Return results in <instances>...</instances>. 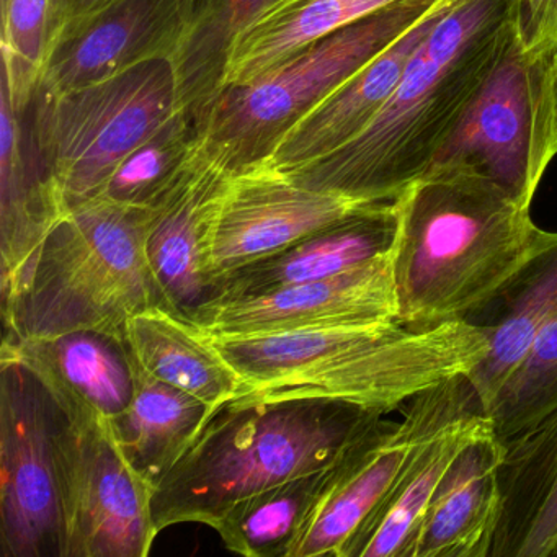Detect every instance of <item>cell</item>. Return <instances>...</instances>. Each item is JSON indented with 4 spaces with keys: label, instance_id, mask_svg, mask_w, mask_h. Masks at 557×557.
Returning <instances> with one entry per match:
<instances>
[{
    "label": "cell",
    "instance_id": "29",
    "mask_svg": "<svg viewBox=\"0 0 557 557\" xmlns=\"http://www.w3.org/2000/svg\"><path fill=\"white\" fill-rule=\"evenodd\" d=\"M557 409V318L537 334L485 416L502 443L534 429Z\"/></svg>",
    "mask_w": 557,
    "mask_h": 557
},
{
    "label": "cell",
    "instance_id": "28",
    "mask_svg": "<svg viewBox=\"0 0 557 557\" xmlns=\"http://www.w3.org/2000/svg\"><path fill=\"white\" fill-rule=\"evenodd\" d=\"M201 154L197 113L178 109L122 162L99 197L156 210L184 181Z\"/></svg>",
    "mask_w": 557,
    "mask_h": 557
},
{
    "label": "cell",
    "instance_id": "34",
    "mask_svg": "<svg viewBox=\"0 0 557 557\" xmlns=\"http://www.w3.org/2000/svg\"><path fill=\"white\" fill-rule=\"evenodd\" d=\"M554 557H557V550H556V556H554Z\"/></svg>",
    "mask_w": 557,
    "mask_h": 557
},
{
    "label": "cell",
    "instance_id": "32",
    "mask_svg": "<svg viewBox=\"0 0 557 557\" xmlns=\"http://www.w3.org/2000/svg\"><path fill=\"white\" fill-rule=\"evenodd\" d=\"M557 41V0H521V44L528 63L546 54Z\"/></svg>",
    "mask_w": 557,
    "mask_h": 557
},
{
    "label": "cell",
    "instance_id": "4",
    "mask_svg": "<svg viewBox=\"0 0 557 557\" xmlns=\"http://www.w3.org/2000/svg\"><path fill=\"white\" fill-rule=\"evenodd\" d=\"M152 210L97 197L77 205L21 269L0 278L2 342L64 332L125 335L132 315L164 308L146 256Z\"/></svg>",
    "mask_w": 557,
    "mask_h": 557
},
{
    "label": "cell",
    "instance_id": "6",
    "mask_svg": "<svg viewBox=\"0 0 557 557\" xmlns=\"http://www.w3.org/2000/svg\"><path fill=\"white\" fill-rule=\"evenodd\" d=\"M178 109L172 58L57 96L37 94L28 107L32 129L66 210L99 197L122 162Z\"/></svg>",
    "mask_w": 557,
    "mask_h": 557
},
{
    "label": "cell",
    "instance_id": "13",
    "mask_svg": "<svg viewBox=\"0 0 557 557\" xmlns=\"http://www.w3.org/2000/svg\"><path fill=\"white\" fill-rule=\"evenodd\" d=\"M233 175L205 156L152 210L146 256L164 306L182 319L213 295L210 249L221 201Z\"/></svg>",
    "mask_w": 557,
    "mask_h": 557
},
{
    "label": "cell",
    "instance_id": "21",
    "mask_svg": "<svg viewBox=\"0 0 557 557\" xmlns=\"http://www.w3.org/2000/svg\"><path fill=\"white\" fill-rule=\"evenodd\" d=\"M502 515L491 557H554L557 550V409L504 443Z\"/></svg>",
    "mask_w": 557,
    "mask_h": 557
},
{
    "label": "cell",
    "instance_id": "14",
    "mask_svg": "<svg viewBox=\"0 0 557 557\" xmlns=\"http://www.w3.org/2000/svg\"><path fill=\"white\" fill-rule=\"evenodd\" d=\"M0 358L27 367L77 425L112 422L135 396V358L125 335L115 332L86 329L2 342Z\"/></svg>",
    "mask_w": 557,
    "mask_h": 557
},
{
    "label": "cell",
    "instance_id": "9",
    "mask_svg": "<svg viewBox=\"0 0 557 557\" xmlns=\"http://www.w3.org/2000/svg\"><path fill=\"white\" fill-rule=\"evenodd\" d=\"M66 556L145 557L158 536L152 488L116 448L109 423L77 425L66 416L60 435Z\"/></svg>",
    "mask_w": 557,
    "mask_h": 557
},
{
    "label": "cell",
    "instance_id": "15",
    "mask_svg": "<svg viewBox=\"0 0 557 557\" xmlns=\"http://www.w3.org/2000/svg\"><path fill=\"white\" fill-rule=\"evenodd\" d=\"M530 64L521 34L508 48L455 132L446 139L433 165H468L531 207Z\"/></svg>",
    "mask_w": 557,
    "mask_h": 557
},
{
    "label": "cell",
    "instance_id": "23",
    "mask_svg": "<svg viewBox=\"0 0 557 557\" xmlns=\"http://www.w3.org/2000/svg\"><path fill=\"white\" fill-rule=\"evenodd\" d=\"M125 338L133 358L149 376L207 403L211 409L247 393V384L223 355L187 319L164 308L132 315Z\"/></svg>",
    "mask_w": 557,
    "mask_h": 557
},
{
    "label": "cell",
    "instance_id": "16",
    "mask_svg": "<svg viewBox=\"0 0 557 557\" xmlns=\"http://www.w3.org/2000/svg\"><path fill=\"white\" fill-rule=\"evenodd\" d=\"M453 4L455 0H440L403 37L345 81L285 136L262 168L289 174L334 154L360 136L393 96L423 38Z\"/></svg>",
    "mask_w": 557,
    "mask_h": 557
},
{
    "label": "cell",
    "instance_id": "5",
    "mask_svg": "<svg viewBox=\"0 0 557 557\" xmlns=\"http://www.w3.org/2000/svg\"><path fill=\"white\" fill-rule=\"evenodd\" d=\"M440 0H403L289 57L263 76L221 87L200 110L201 151L230 172L262 168L285 136Z\"/></svg>",
    "mask_w": 557,
    "mask_h": 557
},
{
    "label": "cell",
    "instance_id": "31",
    "mask_svg": "<svg viewBox=\"0 0 557 557\" xmlns=\"http://www.w3.org/2000/svg\"><path fill=\"white\" fill-rule=\"evenodd\" d=\"M530 64L531 133L530 177L540 187L557 156V41L546 54Z\"/></svg>",
    "mask_w": 557,
    "mask_h": 557
},
{
    "label": "cell",
    "instance_id": "10",
    "mask_svg": "<svg viewBox=\"0 0 557 557\" xmlns=\"http://www.w3.org/2000/svg\"><path fill=\"white\" fill-rule=\"evenodd\" d=\"M188 321L208 334L230 337L399 321L391 250L331 278L208 302Z\"/></svg>",
    "mask_w": 557,
    "mask_h": 557
},
{
    "label": "cell",
    "instance_id": "22",
    "mask_svg": "<svg viewBox=\"0 0 557 557\" xmlns=\"http://www.w3.org/2000/svg\"><path fill=\"white\" fill-rule=\"evenodd\" d=\"M491 426L488 417L482 410H474L429 440L410 459L342 557H409L440 482L468 443Z\"/></svg>",
    "mask_w": 557,
    "mask_h": 557
},
{
    "label": "cell",
    "instance_id": "19",
    "mask_svg": "<svg viewBox=\"0 0 557 557\" xmlns=\"http://www.w3.org/2000/svg\"><path fill=\"white\" fill-rule=\"evenodd\" d=\"M66 213L28 109L18 112L0 87V278L14 275Z\"/></svg>",
    "mask_w": 557,
    "mask_h": 557
},
{
    "label": "cell",
    "instance_id": "1",
    "mask_svg": "<svg viewBox=\"0 0 557 557\" xmlns=\"http://www.w3.org/2000/svg\"><path fill=\"white\" fill-rule=\"evenodd\" d=\"M521 34V0H455L354 141L286 177L361 203L396 201L435 161Z\"/></svg>",
    "mask_w": 557,
    "mask_h": 557
},
{
    "label": "cell",
    "instance_id": "7",
    "mask_svg": "<svg viewBox=\"0 0 557 557\" xmlns=\"http://www.w3.org/2000/svg\"><path fill=\"white\" fill-rule=\"evenodd\" d=\"M66 412L24 364L0 358V544L4 557L66 556L60 435Z\"/></svg>",
    "mask_w": 557,
    "mask_h": 557
},
{
    "label": "cell",
    "instance_id": "27",
    "mask_svg": "<svg viewBox=\"0 0 557 557\" xmlns=\"http://www.w3.org/2000/svg\"><path fill=\"white\" fill-rule=\"evenodd\" d=\"M329 469L289 479L234 504L213 528L224 547L247 557L292 556Z\"/></svg>",
    "mask_w": 557,
    "mask_h": 557
},
{
    "label": "cell",
    "instance_id": "2",
    "mask_svg": "<svg viewBox=\"0 0 557 557\" xmlns=\"http://www.w3.org/2000/svg\"><path fill=\"white\" fill-rule=\"evenodd\" d=\"M394 203L399 322L413 331L468 322L543 237L531 207L468 165H433Z\"/></svg>",
    "mask_w": 557,
    "mask_h": 557
},
{
    "label": "cell",
    "instance_id": "33",
    "mask_svg": "<svg viewBox=\"0 0 557 557\" xmlns=\"http://www.w3.org/2000/svg\"><path fill=\"white\" fill-rule=\"evenodd\" d=\"M110 0H51L53 11V37L58 30L90 12L106 5ZM51 37V40H53ZM51 45V44H50Z\"/></svg>",
    "mask_w": 557,
    "mask_h": 557
},
{
    "label": "cell",
    "instance_id": "11",
    "mask_svg": "<svg viewBox=\"0 0 557 557\" xmlns=\"http://www.w3.org/2000/svg\"><path fill=\"white\" fill-rule=\"evenodd\" d=\"M182 34L184 0H110L54 34L37 94L57 96L172 58Z\"/></svg>",
    "mask_w": 557,
    "mask_h": 557
},
{
    "label": "cell",
    "instance_id": "25",
    "mask_svg": "<svg viewBox=\"0 0 557 557\" xmlns=\"http://www.w3.org/2000/svg\"><path fill=\"white\" fill-rule=\"evenodd\" d=\"M403 0H280L236 41L223 86L247 84L309 45Z\"/></svg>",
    "mask_w": 557,
    "mask_h": 557
},
{
    "label": "cell",
    "instance_id": "3",
    "mask_svg": "<svg viewBox=\"0 0 557 557\" xmlns=\"http://www.w3.org/2000/svg\"><path fill=\"white\" fill-rule=\"evenodd\" d=\"M380 410L322 397L239 400L211 413L184 458L152 492V520L216 527L237 502L324 471L374 423Z\"/></svg>",
    "mask_w": 557,
    "mask_h": 557
},
{
    "label": "cell",
    "instance_id": "24",
    "mask_svg": "<svg viewBox=\"0 0 557 557\" xmlns=\"http://www.w3.org/2000/svg\"><path fill=\"white\" fill-rule=\"evenodd\" d=\"M211 413L207 403L149 376L136 363L135 396L109 422V430L129 468L154 492L194 445Z\"/></svg>",
    "mask_w": 557,
    "mask_h": 557
},
{
    "label": "cell",
    "instance_id": "12",
    "mask_svg": "<svg viewBox=\"0 0 557 557\" xmlns=\"http://www.w3.org/2000/svg\"><path fill=\"white\" fill-rule=\"evenodd\" d=\"M312 190L272 169L233 175L221 201L210 249L211 282L272 256L308 234L367 207Z\"/></svg>",
    "mask_w": 557,
    "mask_h": 557
},
{
    "label": "cell",
    "instance_id": "8",
    "mask_svg": "<svg viewBox=\"0 0 557 557\" xmlns=\"http://www.w3.org/2000/svg\"><path fill=\"white\" fill-rule=\"evenodd\" d=\"M474 410H482L479 397L468 376H458L412 397L399 422L374 423L329 469L289 557H342L416 453Z\"/></svg>",
    "mask_w": 557,
    "mask_h": 557
},
{
    "label": "cell",
    "instance_id": "18",
    "mask_svg": "<svg viewBox=\"0 0 557 557\" xmlns=\"http://www.w3.org/2000/svg\"><path fill=\"white\" fill-rule=\"evenodd\" d=\"M504 456L492 426L468 443L440 482L409 557H491L502 515Z\"/></svg>",
    "mask_w": 557,
    "mask_h": 557
},
{
    "label": "cell",
    "instance_id": "17",
    "mask_svg": "<svg viewBox=\"0 0 557 557\" xmlns=\"http://www.w3.org/2000/svg\"><path fill=\"white\" fill-rule=\"evenodd\" d=\"M396 227L394 201L367 205L272 256L214 280L208 302L246 298L350 272L389 252Z\"/></svg>",
    "mask_w": 557,
    "mask_h": 557
},
{
    "label": "cell",
    "instance_id": "20",
    "mask_svg": "<svg viewBox=\"0 0 557 557\" xmlns=\"http://www.w3.org/2000/svg\"><path fill=\"white\" fill-rule=\"evenodd\" d=\"M557 318V233L543 231L540 247L517 275L468 322L487 335V358L468 380L487 413L537 334Z\"/></svg>",
    "mask_w": 557,
    "mask_h": 557
},
{
    "label": "cell",
    "instance_id": "26",
    "mask_svg": "<svg viewBox=\"0 0 557 557\" xmlns=\"http://www.w3.org/2000/svg\"><path fill=\"white\" fill-rule=\"evenodd\" d=\"M280 0H184V34L175 51L182 109L200 110L223 86L240 35Z\"/></svg>",
    "mask_w": 557,
    "mask_h": 557
},
{
    "label": "cell",
    "instance_id": "30",
    "mask_svg": "<svg viewBox=\"0 0 557 557\" xmlns=\"http://www.w3.org/2000/svg\"><path fill=\"white\" fill-rule=\"evenodd\" d=\"M53 37L51 0H2V81L18 112L30 107Z\"/></svg>",
    "mask_w": 557,
    "mask_h": 557
}]
</instances>
